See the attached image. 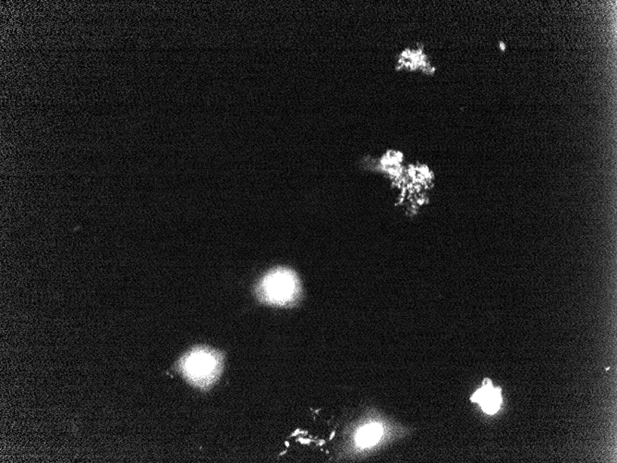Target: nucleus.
Instances as JSON below:
<instances>
[{
    "label": "nucleus",
    "mask_w": 617,
    "mask_h": 463,
    "mask_svg": "<svg viewBox=\"0 0 617 463\" xmlns=\"http://www.w3.org/2000/svg\"><path fill=\"white\" fill-rule=\"evenodd\" d=\"M178 372L200 390H208L217 382L223 368V356L205 346H196L178 361Z\"/></svg>",
    "instance_id": "nucleus-1"
},
{
    "label": "nucleus",
    "mask_w": 617,
    "mask_h": 463,
    "mask_svg": "<svg viewBox=\"0 0 617 463\" xmlns=\"http://www.w3.org/2000/svg\"><path fill=\"white\" fill-rule=\"evenodd\" d=\"M300 282L296 274L286 268H277L265 275L257 289L258 296L265 304L285 307L300 294Z\"/></svg>",
    "instance_id": "nucleus-2"
},
{
    "label": "nucleus",
    "mask_w": 617,
    "mask_h": 463,
    "mask_svg": "<svg viewBox=\"0 0 617 463\" xmlns=\"http://www.w3.org/2000/svg\"><path fill=\"white\" fill-rule=\"evenodd\" d=\"M475 403H479L487 415H495L502 404V388L493 387L490 379H484L483 388L478 390L471 398Z\"/></svg>",
    "instance_id": "nucleus-3"
},
{
    "label": "nucleus",
    "mask_w": 617,
    "mask_h": 463,
    "mask_svg": "<svg viewBox=\"0 0 617 463\" xmlns=\"http://www.w3.org/2000/svg\"><path fill=\"white\" fill-rule=\"evenodd\" d=\"M427 63L426 55L422 52V48L412 49V50L406 49L402 52V54H400L399 61H397L399 65V69L401 68L412 70L419 69L424 70L425 73H434V68H431Z\"/></svg>",
    "instance_id": "nucleus-4"
},
{
    "label": "nucleus",
    "mask_w": 617,
    "mask_h": 463,
    "mask_svg": "<svg viewBox=\"0 0 617 463\" xmlns=\"http://www.w3.org/2000/svg\"><path fill=\"white\" fill-rule=\"evenodd\" d=\"M382 436V428L380 425L371 424L363 427L357 434L358 445L363 447L375 445Z\"/></svg>",
    "instance_id": "nucleus-5"
},
{
    "label": "nucleus",
    "mask_w": 617,
    "mask_h": 463,
    "mask_svg": "<svg viewBox=\"0 0 617 463\" xmlns=\"http://www.w3.org/2000/svg\"><path fill=\"white\" fill-rule=\"evenodd\" d=\"M499 49L500 50L505 51V43L501 41L499 42Z\"/></svg>",
    "instance_id": "nucleus-6"
}]
</instances>
